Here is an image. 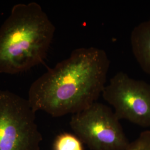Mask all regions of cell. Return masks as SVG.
<instances>
[{
	"label": "cell",
	"mask_w": 150,
	"mask_h": 150,
	"mask_svg": "<svg viewBox=\"0 0 150 150\" xmlns=\"http://www.w3.org/2000/svg\"><path fill=\"white\" fill-rule=\"evenodd\" d=\"M54 31L38 3L13 6L0 27V74H17L42 63Z\"/></svg>",
	"instance_id": "7a4b0ae2"
},
{
	"label": "cell",
	"mask_w": 150,
	"mask_h": 150,
	"mask_svg": "<svg viewBox=\"0 0 150 150\" xmlns=\"http://www.w3.org/2000/svg\"><path fill=\"white\" fill-rule=\"evenodd\" d=\"M35 114L28 99L0 90V150H40Z\"/></svg>",
	"instance_id": "3957f363"
},
{
	"label": "cell",
	"mask_w": 150,
	"mask_h": 150,
	"mask_svg": "<svg viewBox=\"0 0 150 150\" xmlns=\"http://www.w3.org/2000/svg\"><path fill=\"white\" fill-rule=\"evenodd\" d=\"M127 150H150V129L142 132Z\"/></svg>",
	"instance_id": "ba28073f"
},
{
	"label": "cell",
	"mask_w": 150,
	"mask_h": 150,
	"mask_svg": "<svg viewBox=\"0 0 150 150\" xmlns=\"http://www.w3.org/2000/svg\"><path fill=\"white\" fill-rule=\"evenodd\" d=\"M131 44L134 57L146 73L150 75V20L143 22L133 29Z\"/></svg>",
	"instance_id": "8992f818"
},
{
	"label": "cell",
	"mask_w": 150,
	"mask_h": 150,
	"mask_svg": "<svg viewBox=\"0 0 150 150\" xmlns=\"http://www.w3.org/2000/svg\"><path fill=\"white\" fill-rule=\"evenodd\" d=\"M83 144L74 134L63 132L56 137L52 150H84Z\"/></svg>",
	"instance_id": "52a82bcc"
},
{
	"label": "cell",
	"mask_w": 150,
	"mask_h": 150,
	"mask_svg": "<svg viewBox=\"0 0 150 150\" xmlns=\"http://www.w3.org/2000/svg\"><path fill=\"white\" fill-rule=\"evenodd\" d=\"M120 121L110 107L96 102L72 115L70 126L74 134L91 150H127L131 142Z\"/></svg>",
	"instance_id": "277c9868"
},
{
	"label": "cell",
	"mask_w": 150,
	"mask_h": 150,
	"mask_svg": "<svg viewBox=\"0 0 150 150\" xmlns=\"http://www.w3.org/2000/svg\"><path fill=\"white\" fill-rule=\"evenodd\" d=\"M104 100L117 118L144 128L150 127V85L119 72L102 91Z\"/></svg>",
	"instance_id": "5b68a950"
},
{
	"label": "cell",
	"mask_w": 150,
	"mask_h": 150,
	"mask_svg": "<svg viewBox=\"0 0 150 150\" xmlns=\"http://www.w3.org/2000/svg\"><path fill=\"white\" fill-rule=\"evenodd\" d=\"M110 64L102 49H75L32 83L28 100L36 112L42 111L54 117L80 112L102 94Z\"/></svg>",
	"instance_id": "6da1fadb"
}]
</instances>
